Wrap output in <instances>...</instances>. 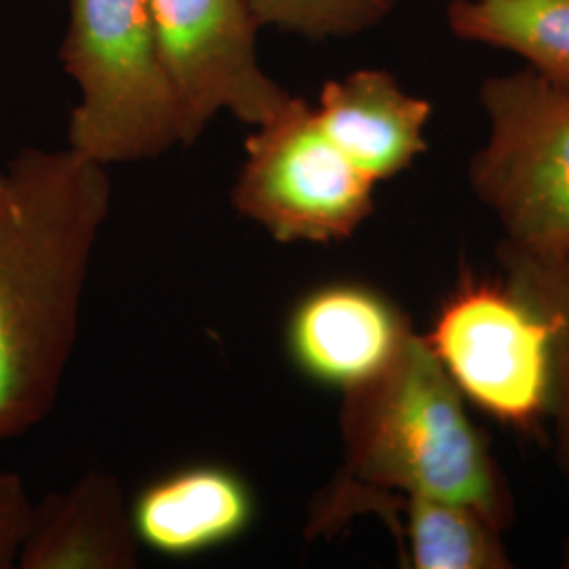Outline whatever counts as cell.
Masks as SVG:
<instances>
[{
    "label": "cell",
    "instance_id": "4fadbf2b",
    "mask_svg": "<svg viewBox=\"0 0 569 569\" xmlns=\"http://www.w3.org/2000/svg\"><path fill=\"white\" fill-rule=\"evenodd\" d=\"M453 37L519 56L569 89V0H449Z\"/></svg>",
    "mask_w": 569,
    "mask_h": 569
},
{
    "label": "cell",
    "instance_id": "30bf717a",
    "mask_svg": "<svg viewBox=\"0 0 569 569\" xmlns=\"http://www.w3.org/2000/svg\"><path fill=\"white\" fill-rule=\"evenodd\" d=\"M315 110L329 140L373 183L397 178L427 152L432 106L409 96L387 70L326 82Z\"/></svg>",
    "mask_w": 569,
    "mask_h": 569
},
{
    "label": "cell",
    "instance_id": "2e32d148",
    "mask_svg": "<svg viewBox=\"0 0 569 569\" xmlns=\"http://www.w3.org/2000/svg\"><path fill=\"white\" fill-rule=\"evenodd\" d=\"M32 510L34 505L20 475L0 468V569L18 566Z\"/></svg>",
    "mask_w": 569,
    "mask_h": 569
},
{
    "label": "cell",
    "instance_id": "9a60e30c",
    "mask_svg": "<svg viewBox=\"0 0 569 569\" xmlns=\"http://www.w3.org/2000/svg\"><path fill=\"white\" fill-rule=\"evenodd\" d=\"M399 0H249L260 26H277L312 41L345 39L378 26Z\"/></svg>",
    "mask_w": 569,
    "mask_h": 569
},
{
    "label": "cell",
    "instance_id": "e0dca14e",
    "mask_svg": "<svg viewBox=\"0 0 569 569\" xmlns=\"http://www.w3.org/2000/svg\"><path fill=\"white\" fill-rule=\"evenodd\" d=\"M566 568H569V545H568V555H566V563H563Z\"/></svg>",
    "mask_w": 569,
    "mask_h": 569
},
{
    "label": "cell",
    "instance_id": "8fae6325",
    "mask_svg": "<svg viewBox=\"0 0 569 569\" xmlns=\"http://www.w3.org/2000/svg\"><path fill=\"white\" fill-rule=\"evenodd\" d=\"M140 538L121 483L87 472L72 488L47 493L32 510L21 547L23 569H133Z\"/></svg>",
    "mask_w": 569,
    "mask_h": 569
},
{
    "label": "cell",
    "instance_id": "6da1fadb",
    "mask_svg": "<svg viewBox=\"0 0 569 569\" xmlns=\"http://www.w3.org/2000/svg\"><path fill=\"white\" fill-rule=\"evenodd\" d=\"M110 199L106 167L72 148L21 150L0 171V441L58 403Z\"/></svg>",
    "mask_w": 569,
    "mask_h": 569
},
{
    "label": "cell",
    "instance_id": "8992f818",
    "mask_svg": "<svg viewBox=\"0 0 569 569\" xmlns=\"http://www.w3.org/2000/svg\"><path fill=\"white\" fill-rule=\"evenodd\" d=\"M422 336L467 401L502 427L542 432L555 388L549 326L507 281L468 272Z\"/></svg>",
    "mask_w": 569,
    "mask_h": 569
},
{
    "label": "cell",
    "instance_id": "3957f363",
    "mask_svg": "<svg viewBox=\"0 0 569 569\" xmlns=\"http://www.w3.org/2000/svg\"><path fill=\"white\" fill-rule=\"evenodd\" d=\"M60 58L81 87L68 148L108 167L157 159L182 143L150 0H70Z\"/></svg>",
    "mask_w": 569,
    "mask_h": 569
},
{
    "label": "cell",
    "instance_id": "7c38bea8",
    "mask_svg": "<svg viewBox=\"0 0 569 569\" xmlns=\"http://www.w3.org/2000/svg\"><path fill=\"white\" fill-rule=\"evenodd\" d=\"M253 515V493L243 477L216 465L173 470L146 486L131 505L140 545L167 557H190L232 542Z\"/></svg>",
    "mask_w": 569,
    "mask_h": 569
},
{
    "label": "cell",
    "instance_id": "52a82bcc",
    "mask_svg": "<svg viewBox=\"0 0 569 569\" xmlns=\"http://www.w3.org/2000/svg\"><path fill=\"white\" fill-rule=\"evenodd\" d=\"M164 70L182 112V143L203 136L220 112L258 127L289 93L266 77L256 56L249 0H150Z\"/></svg>",
    "mask_w": 569,
    "mask_h": 569
},
{
    "label": "cell",
    "instance_id": "5bb4252c",
    "mask_svg": "<svg viewBox=\"0 0 569 569\" xmlns=\"http://www.w3.org/2000/svg\"><path fill=\"white\" fill-rule=\"evenodd\" d=\"M507 283L547 321L552 346V435L555 462L569 481V251L533 258L507 243L498 247Z\"/></svg>",
    "mask_w": 569,
    "mask_h": 569
},
{
    "label": "cell",
    "instance_id": "7a4b0ae2",
    "mask_svg": "<svg viewBox=\"0 0 569 569\" xmlns=\"http://www.w3.org/2000/svg\"><path fill=\"white\" fill-rule=\"evenodd\" d=\"M342 397L338 477L468 507L502 531L512 526V493L488 435L422 333L413 329L378 376Z\"/></svg>",
    "mask_w": 569,
    "mask_h": 569
},
{
    "label": "cell",
    "instance_id": "9c48e42d",
    "mask_svg": "<svg viewBox=\"0 0 569 569\" xmlns=\"http://www.w3.org/2000/svg\"><path fill=\"white\" fill-rule=\"evenodd\" d=\"M378 515L395 533L401 561L413 569L512 568L496 528L477 510L443 500L367 488L336 477L310 510L308 533H333L355 515Z\"/></svg>",
    "mask_w": 569,
    "mask_h": 569
},
{
    "label": "cell",
    "instance_id": "ba28073f",
    "mask_svg": "<svg viewBox=\"0 0 569 569\" xmlns=\"http://www.w3.org/2000/svg\"><path fill=\"white\" fill-rule=\"evenodd\" d=\"M411 333L406 312L382 291L361 283L312 289L293 306L284 331L296 367L342 392L378 376Z\"/></svg>",
    "mask_w": 569,
    "mask_h": 569
},
{
    "label": "cell",
    "instance_id": "277c9868",
    "mask_svg": "<svg viewBox=\"0 0 569 569\" xmlns=\"http://www.w3.org/2000/svg\"><path fill=\"white\" fill-rule=\"evenodd\" d=\"M489 140L468 182L505 228L502 243L533 258L569 251V89L528 66L479 89Z\"/></svg>",
    "mask_w": 569,
    "mask_h": 569
},
{
    "label": "cell",
    "instance_id": "5b68a950",
    "mask_svg": "<svg viewBox=\"0 0 569 569\" xmlns=\"http://www.w3.org/2000/svg\"><path fill=\"white\" fill-rule=\"evenodd\" d=\"M373 188L329 140L315 106L291 96L247 138L232 204L279 243H340L373 213Z\"/></svg>",
    "mask_w": 569,
    "mask_h": 569
}]
</instances>
